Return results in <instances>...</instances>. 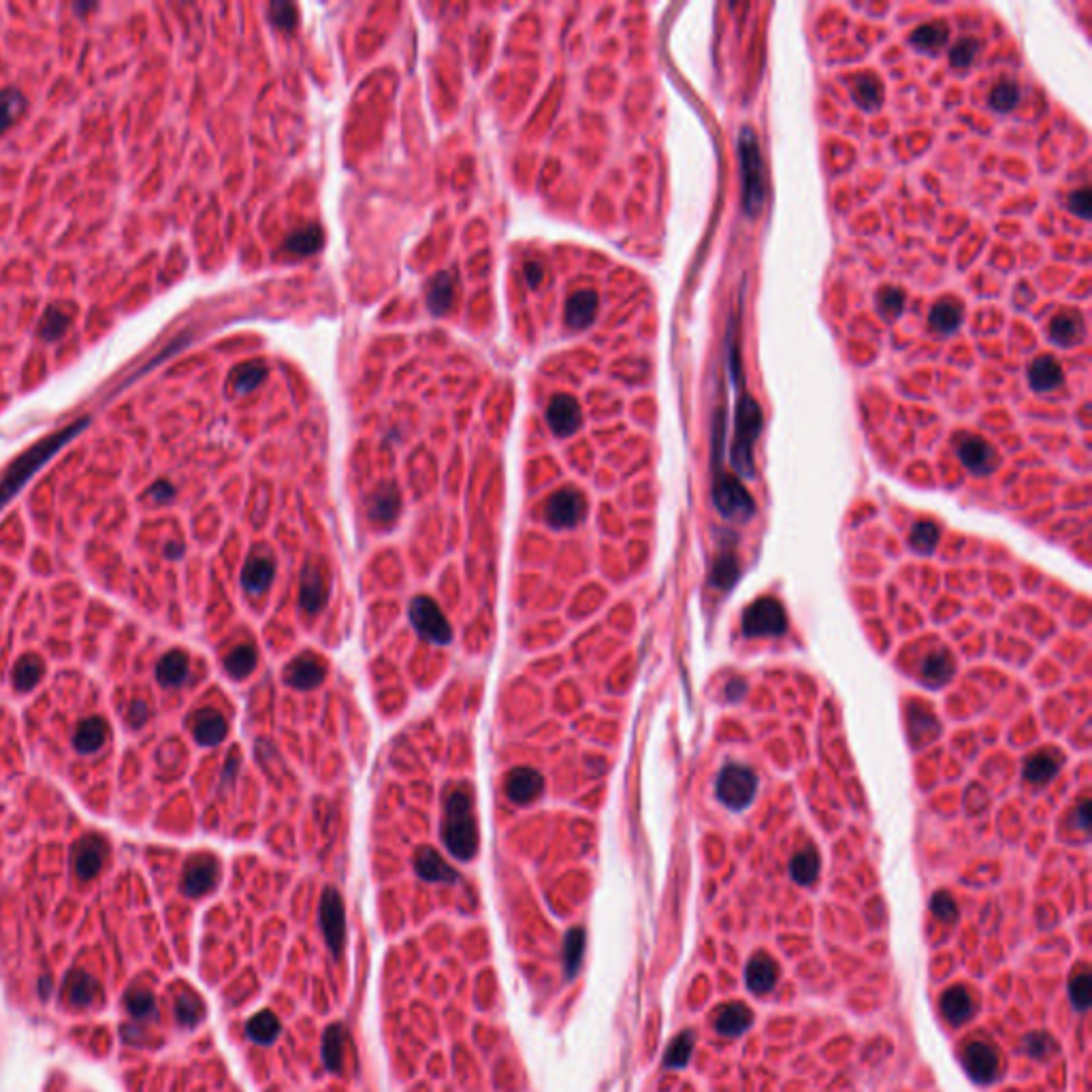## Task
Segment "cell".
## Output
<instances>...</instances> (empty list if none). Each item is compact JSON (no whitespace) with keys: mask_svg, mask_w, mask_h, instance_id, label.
Returning <instances> with one entry per match:
<instances>
[{"mask_svg":"<svg viewBox=\"0 0 1092 1092\" xmlns=\"http://www.w3.org/2000/svg\"><path fill=\"white\" fill-rule=\"evenodd\" d=\"M715 504L725 519L732 521H749L756 512L751 495L732 476H720L715 483Z\"/></svg>","mask_w":1092,"mask_h":1092,"instance_id":"8","label":"cell"},{"mask_svg":"<svg viewBox=\"0 0 1092 1092\" xmlns=\"http://www.w3.org/2000/svg\"><path fill=\"white\" fill-rule=\"evenodd\" d=\"M416 873L427 881H455L457 873L442 860V856L431 847H420L416 851Z\"/></svg>","mask_w":1092,"mask_h":1092,"instance_id":"17","label":"cell"},{"mask_svg":"<svg viewBox=\"0 0 1092 1092\" xmlns=\"http://www.w3.org/2000/svg\"><path fill=\"white\" fill-rule=\"evenodd\" d=\"M401 510V497L393 484H380L367 500V515L373 525L388 527L397 521Z\"/></svg>","mask_w":1092,"mask_h":1092,"instance_id":"13","label":"cell"},{"mask_svg":"<svg viewBox=\"0 0 1092 1092\" xmlns=\"http://www.w3.org/2000/svg\"><path fill=\"white\" fill-rule=\"evenodd\" d=\"M273 576H276V561H273L271 553L260 549V551L252 553V557L244 565L242 583L248 592L259 596V593L267 592L269 585L273 583Z\"/></svg>","mask_w":1092,"mask_h":1092,"instance_id":"15","label":"cell"},{"mask_svg":"<svg viewBox=\"0 0 1092 1092\" xmlns=\"http://www.w3.org/2000/svg\"><path fill=\"white\" fill-rule=\"evenodd\" d=\"M1024 1047H1026V1052H1029L1030 1056H1035V1058H1046V1056L1054 1054L1056 1043L1054 1039L1047 1037L1046 1033H1033L1026 1037Z\"/></svg>","mask_w":1092,"mask_h":1092,"instance_id":"38","label":"cell"},{"mask_svg":"<svg viewBox=\"0 0 1092 1092\" xmlns=\"http://www.w3.org/2000/svg\"><path fill=\"white\" fill-rule=\"evenodd\" d=\"M1058 773V757L1054 753H1037V756L1030 757L1026 762V768H1024V774L1029 779L1030 783L1035 785H1046L1047 781L1054 779V774Z\"/></svg>","mask_w":1092,"mask_h":1092,"instance_id":"25","label":"cell"},{"mask_svg":"<svg viewBox=\"0 0 1092 1092\" xmlns=\"http://www.w3.org/2000/svg\"><path fill=\"white\" fill-rule=\"evenodd\" d=\"M902 308H905V297L902 292L898 291H883L879 295V310L883 312L886 318H898L902 314Z\"/></svg>","mask_w":1092,"mask_h":1092,"instance_id":"37","label":"cell"},{"mask_svg":"<svg viewBox=\"0 0 1092 1092\" xmlns=\"http://www.w3.org/2000/svg\"><path fill=\"white\" fill-rule=\"evenodd\" d=\"M757 790V777L742 764H728L717 779V798L730 809H745Z\"/></svg>","mask_w":1092,"mask_h":1092,"instance_id":"6","label":"cell"},{"mask_svg":"<svg viewBox=\"0 0 1092 1092\" xmlns=\"http://www.w3.org/2000/svg\"><path fill=\"white\" fill-rule=\"evenodd\" d=\"M933 911H934V915H937V918L950 922V919L956 918V902L951 901L950 894L939 892L937 897L933 898Z\"/></svg>","mask_w":1092,"mask_h":1092,"instance_id":"41","label":"cell"},{"mask_svg":"<svg viewBox=\"0 0 1092 1092\" xmlns=\"http://www.w3.org/2000/svg\"><path fill=\"white\" fill-rule=\"evenodd\" d=\"M1022 99V90L1015 86L1014 82H1005L994 86V90L990 92V105H993L994 111H1001V114H1007V111L1014 110L1015 105Z\"/></svg>","mask_w":1092,"mask_h":1092,"instance_id":"31","label":"cell"},{"mask_svg":"<svg viewBox=\"0 0 1092 1092\" xmlns=\"http://www.w3.org/2000/svg\"><path fill=\"white\" fill-rule=\"evenodd\" d=\"M911 546L919 553H930L937 546L939 532L934 523H918L911 532Z\"/></svg>","mask_w":1092,"mask_h":1092,"instance_id":"32","label":"cell"},{"mask_svg":"<svg viewBox=\"0 0 1092 1092\" xmlns=\"http://www.w3.org/2000/svg\"><path fill=\"white\" fill-rule=\"evenodd\" d=\"M751 1024V1011L747 1009L745 1005H725L721 1007L717 1018H715V1026L720 1030L721 1035L725 1037H736V1035L745 1033L749 1029Z\"/></svg>","mask_w":1092,"mask_h":1092,"instance_id":"22","label":"cell"},{"mask_svg":"<svg viewBox=\"0 0 1092 1092\" xmlns=\"http://www.w3.org/2000/svg\"><path fill=\"white\" fill-rule=\"evenodd\" d=\"M1063 383V372L1058 367L1054 359L1050 356H1043V359H1037L1029 369V384L1033 391L1037 393H1047L1054 391V388L1061 387Z\"/></svg>","mask_w":1092,"mask_h":1092,"instance_id":"20","label":"cell"},{"mask_svg":"<svg viewBox=\"0 0 1092 1092\" xmlns=\"http://www.w3.org/2000/svg\"><path fill=\"white\" fill-rule=\"evenodd\" d=\"M327 677V664H324L323 657L318 653L305 651L301 656H297L291 664L286 666L284 670V681L291 685V688L301 689V692H308V689L318 688L320 682L324 681Z\"/></svg>","mask_w":1092,"mask_h":1092,"instance_id":"9","label":"cell"},{"mask_svg":"<svg viewBox=\"0 0 1092 1092\" xmlns=\"http://www.w3.org/2000/svg\"><path fill=\"white\" fill-rule=\"evenodd\" d=\"M442 837L448 851L459 860H469L478 847V826L474 815L472 792L463 785H457L448 792L444 802V824Z\"/></svg>","mask_w":1092,"mask_h":1092,"instance_id":"1","label":"cell"},{"mask_svg":"<svg viewBox=\"0 0 1092 1092\" xmlns=\"http://www.w3.org/2000/svg\"><path fill=\"white\" fill-rule=\"evenodd\" d=\"M22 111V99L15 90H7L0 94V132L7 131L9 124L18 118Z\"/></svg>","mask_w":1092,"mask_h":1092,"instance_id":"33","label":"cell"},{"mask_svg":"<svg viewBox=\"0 0 1092 1092\" xmlns=\"http://www.w3.org/2000/svg\"><path fill=\"white\" fill-rule=\"evenodd\" d=\"M329 589L327 578H324L323 568L318 564H308L301 572V608L305 613L316 614L327 606Z\"/></svg>","mask_w":1092,"mask_h":1092,"instance_id":"11","label":"cell"},{"mask_svg":"<svg viewBox=\"0 0 1092 1092\" xmlns=\"http://www.w3.org/2000/svg\"><path fill=\"white\" fill-rule=\"evenodd\" d=\"M777 983V965L768 956H756L747 966V986L756 994L773 990Z\"/></svg>","mask_w":1092,"mask_h":1092,"instance_id":"19","label":"cell"},{"mask_svg":"<svg viewBox=\"0 0 1092 1092\" xmlns=\"http://www.w3.org/2000/svg\"><path fill=\"white\" fill-rule=\"evenodd\" d=\"M788 628L785 610L773 597H762L753 602L742 614V632L749 638L757 636H781Z\"/></svg>","mask_w":1092,"mask_h":1092,"instance_id":"4","label":"cell"},{"mask_svg":"<svg viewBox=\"0 0 1092 1092\" xmlns=\"http://www.w3.org/2000/svg\"><path fill=\"white\" fill-rule=\"evenodd\" d=\"M947 37H950V30L943 22H930L926 26L918 28V30L911 35V43L915 47H919L922 51H934L939 47L945 46Z\"/></svg>","mask_w":1092,"mask_h":1092,"instance_id":"26","label":"cell"},{"mask_svg":"<svg viewBox=\"0 0 1092 1092\" xmlns=\"http://www.w3.org/2000/svg\"><path fill=\"white\" fill-rule=\"evenodd\" d=\"M1069 205H1071V211H1075V216H1079L1082 220H1090L1092 203H1090V190H1088V188L1071 192Z\"/></svg>","mask_w":1092,"mask_h":1092,"instance_id":"40","label":"cell"},{"mask_svg":"<svg viewBox=\"0 0 1092 1092\" xmlns=\"http://www.w3.org/2000/svg\"><path fill=\"white\" fill-rule=\"evenodd\" d=\"M692 1046H693V1039H692V1035H689V1033H685L682 1037H678L668 1050V1065L670 1067H681L682 1063L688 1061L689 1052H692Z\"/></svg>","mask_w":1092,"mask_h":1092,"instance_id":"39","label":"cell"},{"mask_svg":"<svg viewBox=\"0 0 1092 1092\" xmlns=\"http://www.w3.org/2000/svg\"><path fill=\"white\" fill-rule=\"evenodd\" d=\"M256 661H259V657H256L254 646H252V645H239V646H235V649H233L231 653H228L224 666H227V672L231 674L233 678H246L248 674L254 672Z\"/></svg>","mask_w":1092,"mask_h":1092,"instance_id":"24","label":"cell"},{"mask_svg":"<svg viewBox=\"0 0 1092 1092\" xmlns=\"http://www.w3.org/2000/svg\"><path fill=\"white\" fill-rule=\"evenodd\" d=\"M762 427V415L757 404L751 397H745L738 404L736 412V440L732 447V463L738 474L751 476L753 474V442Z\"/></svg>","mask_w":1092,"mask_h":1092,"instance_id":"3","label":"cell"},{"mask_svg":"<svg viewBox=\"0 0 1092 1092\" xmlns=\"http://www.w3.org/2000/svg\"><path fill=\"white\" fill-rule=\"evenodd\" d=\"M410 621L415 625L416 632L429 642L436 645H448L452 638V629L440 606L427 596H416L410 602Z\"/></svg>","mask_w":1092,"mask_h":1092,"instance_id":"5","label":"cell"},{"mask_svg":"<svg viewBox=\"0 0 1092 1092\" xmlns=\"http://www.w3.org/2000/svg\"><path fill=\"white\" fill-rule=\"evenodd\" d=\"M962 318H965V312H962V308L954 299L939 301L929 314L930 327L937 333H941V335L956 333L958 324H962Z\"/></svg>","mask_w":1092,"mask_h":1092,"instance_id":"21","label":"cell"},{"mask_svg":"<svg viewBox=\"0 0 1092 1092\" xmlns=\"http://www.w3.org/2000/svg\"><path fill=\"white\" fill-rule=\"evenodd\" d=\"M544 792V779L532 766H519L506 777V794L515 805H532Z\"/></svg>","mask_w":1092,"mask_h":1092,"instance_id":"10","label":"cell"},{"mask_svg":"<svg viewBox=\"0 0 1092 1092\" xmlns=\"http://www.w3.org/2000/svg\"><path fill=\"white\" fill-rule=\"evenodd\" d=\"M941 1011L951 1024H962L969 1018L971 1011H973V1001H971L966 990L954 988V990H947L941 997Z\"/></svg>","mask_w":1092,"mask_h":1092,"instance_id":"23","label":"cell"},{"mask_svg":"<svg viewBox=\"0 0 1092 1092\" xmlns=\"http://www.w3.org/2000/svg\"><path fill=\"white\" fill-rule=\"evenodd\" d=\"M951 674H954V664H951L950 657L943 656V653H934V656L926 657L924 666H922V677H924V681L929 682V685H933V688L945 685V682L951 678Z\"/></svg>","mask_w":1092,"mask_h":1092,"instance_id":"27","label":"cell"},{"mask_svg":"<svg viewBox=\"0 0 1092 1092\" xmlns=\"http://www.w3.org/2000/svg\"><path fill=\"white\" fill-rule=\"evenodd\" d=\"M1069 994L1078 1009H1086L1088 1003H1090V975L1084 973V971L1073 975L1069 982Z\"/></svg>","mask_w":1092,"mask_h":1092,"instance_id":"35","label":"cell"},{"mask_svg":"<svg viewBox=\"0 0 1092 1092\" xmlns=\"http://www.w3.org/2000/svg\"><path fill=\"white\" fill-rule=\"evenodd\" d=\"M979 51V41L973 37L961 39V41L956 43L954 50L950 51V62L958 68H965L969 64H973L975 56Z\"/></svg>","mask_w":1092,"mask_h":1092,"instance_id":"34","label":"cell"},{"mask_svg":"<svg viewBox=\"0 0 1092 1092\" xmlns=\"http://www.w3.org/2000/svg\"><path fill=\"white\" fill-rule=\"evenodd\" d=\"M228 732L227 720L214 709H205L196 715L195 736L201 745H218Z\"/></svg>","mask_w":1092,"mask_h":1092,"instance_id":"18","label":"cell"},{"mask_svg":"<svg viewBox=\"0 0 1092 1092\" xmlns=\"http://www.w3.org/2000/svg\"><path fill=\"white\" fill-rule=\"evenodd\" d=\"M1086 335V327L1078 312H1061L1050 324L1052 341L1061 346H1073Z\"/></svg>","mask_w":1092,"mask_h":1092,"instance_id":"16","label":"cell"},{"mask_svg":"<svg viewBox=\"0 0 1092 1092\" xmlns=\"http://www.w3.org/2000/svg\"><path fill=\"white\" fill-rule=\"evenodd\" d=\"M1078 819H1079V830L1086 832L1088 830V802H1082V806L1078 809Z\"/></svg>","mask_w":1092,"mask_h":1092,"instance_id":"42","label":"cell"},{"mask_svg":"<svg viewBox=\"0 0 1092 1092\" xmlns=\"http://www.w3.org/2000/svg\"><path fill=\"white\" fill-rule=\"evenodd\" d=\"M738 570L741 568H738L736 557H734L732 553H724L720 559L715 561L710 583H713L717 589H730L734 583H736Z\"/></svg>","mask_w":1092,"mask_h":1092,"instance_id":"30","label":"cell"},{"mask_svg":"<svg viewBox=\"0 0 1092 1092\" xmlns=\"http://www.w3.org/2000/svg\"><path fill=\"white\" fill-rule=\"evenodd\" d=\"M958 457H961L962 463L971 469L977 476H983V474H990L997 465V452L993 451V447L988 444L986 440L975 436H966L962 437L961 444H958Z\"/></svg>","mask_w":1092,"mask_h":1092,"instance_id":"14","label":"cell"},{"mask_svg":"<svg viewBox=\"0 0 1092 1092\" xmlns=\"http://www.w3.org/2000/svg\"><path fill=\"white\" fill-rule=\"evenodd\" d=\"M909 725H911V734H913L915 741H929V738L933 736L934 732H937L934 720L926 713H915V710H911Z\"/></svg>","mask_w":1092,"mask_h":1092,"instance_id":"36","label":"cell"},{"mask_svg":"<svg viewBox=\"0 0 1092 1092\" xmlns=\"http://www.w3.org/2000/svg\"><path fill=\"white\" fill-rule=\"evenodd\" d=\"M962 1063H965L966 1073L979 1084H988L998 1071L997 1052L988 1046V1043H982V1041H975L966 1046L965 1054H962Z\"/></svg>","mask_w":1092,"mask_h":1092,"instance_id":"12","label":"cell"},{"mask_svg":"<svg viewBox=\"0 0 1092 1092\" xmlns=\"http://www.w3.org/2000/svg\"><path fill=\"white\" fill-rule=\"evenodd\" d=\"M544 515L551 527L572 529L587 515V501H585L583 493L576 491V489H559L546 501Z\"/></svg>","mask_w":1092,"mask_h":1092,"instance_id":"7","label":"cell"},{"mask_svg":"<svg viewBox=\"0 0 1092 1092\" xmlns=\"http://www.w3.org/2000/svg\"><path fill=\"white\" fill-rule=\"evenodd\" d=\"M738 152H741L742 186H745V211L749 216H757V211L764 205L766 190L764 174H762L760 147H757L756 135L749 128H742L741 139H738Z\"/></svg>","mask_w":1092,"mask_h":1092,"instance_id":"2","label":"cell"},{"mask_svg":"<svg viewBox=\"0 0 1092 1092\" xmlns=\"http://www.w3.org/2000/svg\"><path fill=\"white\" fill-rule=\"evenodd\" d=\"M790 870H792V877L796 879L798 883H805V886L813 883L819 870V858L817 854H815V849L806 847V849L798 851L796 856H794Z\"/></svg>","mask_w":1092,"mask_h":1092,"instance_id":"29","label":"cell"},{"mask_svg":"<svg viewBox=\"0 0 1092 1092\" xmlns=\"http://www.w3.org/2000/svg\"><path fill=\"white\" fill-rule=\"evenodd\" d=\"M851 94H854V100H856L858 105L869 110V107L881 103L883 88L873 75H860V78L854 79V90H851Z\"/></svg>","mask_w":1092,"mask_h":1092,"instance_id":"28","label":"cell"}]
</instances>
